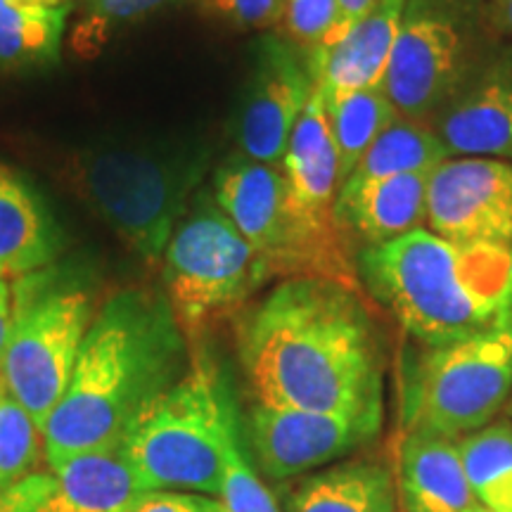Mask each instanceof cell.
Returning a JSON list of instances; mask_svg holds the SVG:
<instances>
[{
  "label": "cell",
  "instance_id": "1",
  "mask_svg": "<svg viewBox=\"0 0 512 512\" xmlns=\"http://www.w3.org/2000/svg\"><path fill=\"white\" fill-rule=\"evenodd\" d=\"M361 292L292 278L238 313L235 344L256 403L384 413V339Z\"/></svg>",
  "mask_w": 512,
  "mask_h": 512
},
{
  "label": "cell",
  "instance_id": "2",
  "mask_svg": "<svg viewBox=\"0 0 512 512\" xmlns=\"http://www.w3.org/2000/svg\"><path fill=\"white\" fill-rule=\"evenodd\" d=\"M169 299L145 287L112 294L95 313L60 403L43 427L46 463L119 446L138 413L190 358Z\"/></svg>",
  "mask_w": 512,
  "mask_h": 512
},
{
  "label": "cell",
  "instance_id": "3",
  "mask_svg": "<svg viewBox=\"0 0 512 512\" xmlns=\"http://www.w3.org/2000/svg\"><path fill=\"white\" fill-rule=\"evenodd\" d=\"M361 287L422 349L512 325V247L456 245L418 228L356 254Z\"/></svg>",
  "mask_w": 512,
  "mask_h": 512
},
{
  "label": "cell",
  "instance_id": "4",
  "mask_svg": "<svg viewBox=\"0 0 512 512\" xmlns=\"http://www.w3.org/2000/svg\"><path fill=\"white\" fill-rule=\"evenodd\" d=\"M238 441L240 411L226 375L207 349H195L185 373L128 425L119 453L143 491L219 498Z\"/></svg>",
  "mask_w": 512,
  "mask_h": 512
},
{
  "label": "cell",
  "instance_id": "5",
  "mask_svg": "<svg viewBox=\"0 0 512 512\" xmlns=\"http://www.w3.org/2000/svg\"><path fill=\"white\" fill-rule=\"evenodd\" d=\"M211 195L271 278H316L363 290L347 235L316 221L294 200L280 166L230 157L216 169Z\"/></svg>",
  "mask_w": 512,
  "mask_h": 512
},
{
  "label": "cell",
  "instance_id": "6",
  "mask_svg": "<svg viewBox=\"0 0 512 512\" xmlns=\"http://www.w3.org/2000/svg\"><path fill=\"white\" fill-rule=\"evenodd\" d=\"M489 0H408L382 91L401 117L432 124L494 53Z\"/></svg>",
  "mask_w": 512,
  "mask_h": 512
},
{
  "label": "cell",
  "instance_id": "7",
  "mask_svg": "<svg viewBox=\"0 0 512 512\" xmlns=\"http://www.w3.org/2000/svg\"><path fill=\"white\" fill-rule=\"evenodd\" d=\"M93 318V294L74 275L48 266L17 278L0 382L41 432L67 389Z\"/></svg>",
  "mask_w": 512,
  "mask_h": 512
},
{
  "label": "cell",
  "instance_id": "8",
  "mask_svg": "<svg viewBox=\"0 0 512 512\" xmlns=\"http://www.w3.org/2000/svg\"><path fill=\"white\" fill-rule=\"evenodd\" d=\"M204 171L207 152L188 145H112L83 159L81 181L102 219L143 259L157 261Z\"/></svg>",
  "mask_w": 512,
  "mask_h": 512
},
{
  "label": "cell",
  "instance_id": "9",
  "mask_svg": "<svg viewBox=\"0 0 512 512\" xmlns=\"http://www.w3.org/2000/svg\"><path fill=\"white\" fill-rule=\"evenodd\" d=\"M164 285L185 339L245 309L271 280L266 266L211 192L200 190L164 252Z\"/></svg>",
  "mask_w": 512,
  "mask_h": 512
},
{
  "label": "cell",
  "instance_id": "10",
  "mask_svg": "<svg viewBox=\"0 0 512 512\" xmlns=\"http://www.w3.org/2000/svg\"><path fill=\"white\" fill-rule=\"evenodd\" d=\"M512 394V325L422 349L403 387L406 432L463 439L491 425Z\"/></svg>",
  "mask_w": 512,
  "mask_h": 512
},
{
  "label": "cell",
  "instance_id": "11",
  "mask_svg": "<svg viewBox=\"0 0 512 512\" xmlns=\"http://www.w3.org/2000/svg\"><path fill=\"white\" fill-rule=\"evenodd\" d=\"M382 420L384 413L337 415L254 403L247 434L259 470L283 482L328 467L373 444L382 432Z\"/></svg>",
  "mask_w": 512,
  "mask_h": 512
},
{
  "label": "cell",
  "instance_id": "12",
  "mask_svg": "<svg viewBox=\"0 0 512 512\" xmlns=\"http://www.w3.org/2000/svg\"><path fill=\"white\" fill-rule=\"evenodd\" d=\"M311 95L313 79L302 50L283 36L259 38L235 119L240 155L261 164H283L287 143Z\"/></svg>",
  "mask_w": 512,
  "mask_h": 512
},
{
  "label": "cell",
  "instance_id": "13",
  "mask_svg": "<svg viewBox=\"0 0 512 512\" xmlns=\"http://www.w3.org/2000/svg\"><path fill=\"white\" fill-rule=\"evenodd\" d=\"M427 230L456 245L512 247V164L451 157L427 185Z\"/></svg>",
  "mask_w": 512,
  "mask_h": 512
},
{
  "label": "cell",
  "instance_id": "14",
  "mask_svg": "<svg viewBox=\"0 0 512 512\" xmlns=\"http://www.w3.org/2000/svg\"><path fill=\"white\" fill-rule=\"evenodd\" d=\"M145 494L114 446L31 472L5 489L0 503L5 512H133Z\"/></svg>",
  "mask_w": 512,
  "mask_h": 512
},
{
  "label": "cell",
  "instance_id": "15",
  "mask_svg": "<svg viewBox=\"0 0 512 512\" xmlns=\"http://www.w3.org/2000/svg\"><path fill=\"white\" fill-rule=\"evenodd\" d=\"M430 126L451 157L512 162V48L486 57Z\"/></svg>",
  "mask_w": 512,
  "mask_h": 512
},
{
  "label": "cell",
  "instance_id": "16",
  "mask_svg": "<svg viewBox=\"0 0 512 512\" xmlns=\"http://www.w3.org/2000/svg\"><path fill=\"white\" fill-rule=\"evenodd\" d=\"M406 3L408 0H380V5L339 41L306 55L313 91L323 98L325 107L347 95L384 86Z\"/></svg>",
  "mask_w": 512,
  "mask_h": 512
},
{
  "label": "cell",
  "instance_id": "17",
  "mask_svg": "<svg viewBox=\"0 0 512 512\" xmlns=\"http://www.w3.org/2000/svg\"><path fill=\"white\" fill-rule=\"evenodd\" d=\"M430 176L403 174L361 185H342L335 200V221L347 235L349 245L363 242L361 249L380 247L422 228V223H427Z\"/></svg>",
  "mask_w": 512,
  "mask_h": 512
},
{
  "label": "cell",
  "instance_id": "18",
  "mask_svg": "<svg viewBox=\"0 0 512 512\" xmlns=\"http://www.w3.org/2000/svg\"><path fill=\"white\" fill-rule=\"evenodd\" d=\"M399 512H477L458 439L406 432L396 458Z\"/></svg>",
  "mask_w": 512,
  "mask_h": 512
},
{
  "label": "cell",
  "instance_id": "19",
  "mask_svg": "<svg viewBox=\"0 0 512 512\" xmlns=\"http://www.w3.org/2000/svg\"><path fill=\"white\" fill-rule=\"evenodd\" d=\"M64 235L46 202L22 176L0 164V280L53 266Z\"/></svg>",
  "mask_w": 512,
  "mask_h": 512
},
{
  "label": "cell",
  "instance_id": "20",
  "mask_svg": "<svg viewBox=\"0 0 512 512\" xmlns=\"http://www.w3.org/2000/svg\"><path fill=\"white\" fill-rule=\"evenodd\" d=\"M280 169L290 183L294 200L316 221L337 226L335 200L339 190V159L328 110L316 91L294 126Z\"/></svg>",
  "mask_w": 512,
  "mask_h": 512
},
{
  "label": "cell",
  "instance_id": "21",
  "mask_svg": "<svg viewBox=\"0 0 512 512\" xmlns=\"http://www.w3.org/2000/svg\"><path fill=\"white\" fill-rule=\"evenodd\" d=\"M285 512H399L394 467L380 458L323 467L290 486Z\"/></svg>",
  "mask_w": 512,
  "mask_h": 512
},
{
  "label": "cell",
  "instance_id": "22",
  "mask_svg": "<svg viewBox=\"0 0 512 512\" xmlns=\"http://www.w3.org/2000/svg\"><path fill=\"white\" fill-rule=\"evenodd\" d=\"M72 8L0 0V72L48 67L60 57V46Z\"/></svg>",
  "mask_w": 512,
  "mask_h": 512
},
{
  "label": "cell",
  "instance_id": "23",
  "mask_svg": "<svg viewBox=\"0 0 512 512\" xmlns=\"http://www.w3.org/2000/svg\"><path fill=\"white\" fill-rule=\"evenodd\" d=\"M446 159H451V155L430 124L399 114L370 145L366 157L342 185H361L403 174H432Z\"/></svg>",
  "mask_w": 512,
  "mask_h": 512
},
{
  "label": "cell",
  "instance_id": "24",
  "mask_svg": "<svg viewBox=\"0 0 512 512\" xmlns=\"http://www.w3.org/2000/svg\"><path fill=\"white\" fill-rule=\"evenodd\" d=\"M458 448L479 505L512 512V422L494 420L458 439Z\"/></svg>",
  "mask_w": 512,
  "mask_h": 512
},
{
  "label": "cell",
  "instance_id": "25",
  "mask_svg": "<svg viewBox=\"0 0 512 512\" xmlns=\"http://www.w3.org/2000/svg\"><path fill=\"white\" fill-rule=\"evenodd\" d=\"M330 117L332 138H335L339 159V185L354 174V169L366 157L370 145L380 133L399 117L394 105L382 88L347 95L335 105L325 107Z\"/></svg>",
  "mask_w": 512,
  "mask_h": 512
},
{
  "label": "cell",
  "instance_id": "26",
  "mask_svg": "<svg viewBox=\"0 0 512 512\" xmlns=\"http://www.w3.org/2000/svg\"><path fill=\"white\" fill-rule=\"evenodd\" d=\"M181 0H86L69 34V46L79 57L91 60L119 34L145 22Z\"/></svg>",
  "mask_w": 512,
  "mask_h": 512
},
{
  "label": "cell",
  "instance_id": "27",
  "mask_svg": "<svg viewBox=\"0 0 512 512\" xmlns=\"http://www.w3.org/2000/svg\"><path fill=\"white\" fill-rule=\"evenodd\" d=\"M43 434L19 403L0 384V494L38 470Z\"/></svg>",
  "mask_w": 512,
  "mask_h": 512
},
{
  "label": "cell",
  "instance_id": "28",
  "mask_svg": "<svg viewBox=\"0 0 512 512\" xmlns=\"http://www.w3.org/2000/svg\"><path fill=\"white\" fill-rule=\"evenodd\" d=\"M283 38L304 55L328 48L342 31L337 0H283Z\"/></svg>",
  "mask_w": 512,
  "mask_h": 512
},
{
  "label": "cell",
  "instance_id": "29",
  "mask_svg": "<svg viewBox=\"0 0 512 512\" xmlns=\"http://www.w3.org/2000/svg\"><path fill=\"white\" fill-rule=\"evenodd\" d=\"M219 498L226 505V512H280V505L271 489L261 482L245 456L242 441H238L230 451Z\"/></svg>",
  "mask_w": 512,
  "mask_h": 512
},
{
  "label": "cell",
  "instance_id": "30",
  "mask_svg": "<svg viewBox=\"0 0 512 512\" xmlns=\"http://www.w3.org/2000/svg\"><path fill=\"white\" fill-rule=\"evenodd\" d=\"M202 17L238 31L275 29L283 17V0H190Z\"/></svg>",
  "mask_w": 512,
  "mask_h": 512
},
{
  "label": "cell",
  "instance_id": "31",
  "mask_svg": "<svg viewBox=\"0 0 512 512\" xmlns=\"http://www.w3.org/2000/svg\"><path fill=\"white\" fill-rule=\"evenodd\" d=\"M133 512H226L221 498L190 491H147Z\"/></svg>",
  "mask_w": 512,
  "mask_h": 512
},
{
  "label": "cell",
  "instance_id": "32",
  "mask_svg": "<svg viewBox=\"0 0 512 512\" xmlns=\"http://www.w3.org/2000/svg\"><path fill=\"white\" fill-rule=\"evenodd\" d=\"M337 5L339 15H342V31H339V38H342L356 22H361L363 17L375 10L380 5V0H337Z\"/></svg>",
  "mask_w": 512,
  "mask_h": 512
},
{
  "label": "cell",
  "instance_id": "33",
  "mask_svg": "<svg viewBox=\"0 0 512 512\" xmlns=\"http://www.w3.org/2000/svg\"><path fill=\"white\" fill-rule=\"evenodd\" d=\"M12 328V290L8 280H0V366H3L5 349H8Z\"/></svg>",
  "mask_w": 512,
  "mask_h": 512
},
{
  "label": "cell",
  "instance_id": "34",
  "mask_svg": "<svg viewBox=\"0 0 512 512\" xmlns=\"http://www.w3.org/2000/svg\"><path fill=\"white\" fill-rule=\"evenodd\" d=\"M489 10L494 27L512 36V0H489Z\"/></svg>",
  "mask_w": 512,
  "mask_h": 512
},
{
  "label": "cell",
  "instance_id": "35",
  "mask_svg": "<svg viewBox=\"0 0 512 512\" xmlns=\"http://www.w3.org/2000/svg\"><path fill=\"white\" fill-rule=\"evenodd\" d=\"M34 3H43V5H55V8H72L74 3H86V0H34Z\"/></svg>",
  "mask_w": 512,
  "mask_h": 512
},
{
  "label": "cell",
  "instance_id": "36",
  "mask_svg": "<svg viewBox=\"0 0 512 512\" xmlns=\"http://www.w3.org/2000/svg\"><path fill=\"white\" fill-rule=\"evenodd\" d=\"M505 413H508V418L512 422V394H510V399H508V406H505Z\"/></svg>",
  "mask_w": 512,
  "mask_h": 512
},
{
  "label": "cell",
  "instance_id": "37",
  "mask_svg": "<svg viewBox=\"0 0 512 512\" xmlns=\"http://www.w3.org/2000/svg\"><path fill=\"white\" fill-rule=\"evenodd\" d=\"M477 512H491V510H486V508H479Z\"/></svg>",
  "mask_w": 512,
  "mask_h": 512
},
{
  "label": "cell",
  "instance_id": "38",
  "mask_svg": "<svg viewBox=\"0 0 512 512\" xmlns=\"http://www.w3.org/2000/svg\"><path fill=\"white\" fill-rule=\"evenodd\" d=\"M0 512H5V508H3V503H0Z\"/></svg>",
  "mask_w": 512,
  "mask_h": 512
},
{
  "label": "cell",
  "instance_id": "39",
  "mask_svg": "<svg viewBox=\"0 0 512 512\" xmlns=\"http://www.w3.org/2000/svg\"><path fill=\"white\" fill-rule=\"evenodd\" d=\"M0 384H3V382H0Z\"/></svg>",
  "mask_w": 512,
  "mask_h": 512
}]
</instances>
